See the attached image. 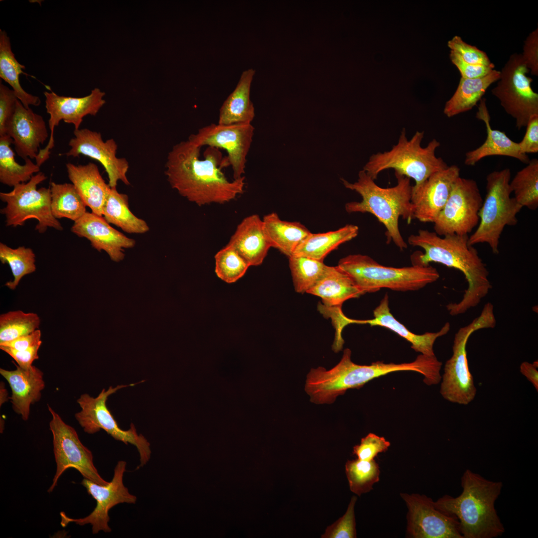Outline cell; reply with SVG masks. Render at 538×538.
Segmentation results:
<instances>
[{"mask_svg":"<svg viewBox=\"0 0 538 538\" xmlns=\"http://www.w3.org/2000/svg\"><path fill=\"white\" fill-rule=\"evenodd\" d=\"M201 147L189 140L174 145L169 152L165 174L171 187L199 206L224 204L243 193L245 176L229 181L222 169L229 165L218 148L207 146L204 158Z\"/></svg>","mask_w":538,"mask_h":538,"instance_id":"6da1fadb","label":"cell"},{"mask_svg":"<svg viewBox=\"0 0 538 538\" xmlns=\"http://www.w3.org/2000/svg\"><path fill=\"white\" fill-rule=\"evenodd\" d=\"M468 235L456 234L441 237L434 232L420 229L408 238L409 245L424 251L412 254V265L425 266L437 263L457 269L464 275L468 287L463 297L459 302L446 306L452 316L463 314L478 305L492 287L486 266L477 250L468 244Z\"/></svg>","mask_w":538,"mask_h":538,"instance_id":"7a4b0ae2","label":"cell"},{"mask_svg":"<svg viewBox=\"0 0 538 538\" xmlns=\"http://www.w3.org/2000/svg\"><path fill=\"white\" fill-rule=\"evenodd\" d=\"M462 493L456 497L444 495L434 502L442 512L455 517L463 538H495L505 532L495 504L503 484L487 479L470 469L461 477Z\"/></svg>","mask_w":538,"mask_h":538,"instance_id":"3957f363","label":"cell"},{"mask_svg":"<svg viewBox=\"0 0 538 538\" xmlns=\"http://www.w3.org/2000/svg\"><path fill=\"white\" fill-rule=\"evenodd\" d=\"M351 351L345 349L338 364L329 370L312 368L306 377L305 391L316 404H332L351 389H359L369 381L398 371H413L426 376L431 368L427 357L419 355L412 362L396 364L377 361L369 365L354 363Z\"/></svg>","mask_w":538,"mask_h":538,"instance_id":"277c9868","label":"cell"},{"mask_svg":"<svg viewBox=\"0 0 538 538\" xmlns=\"http://www.w3.org/2000/svg\"><path fill=\"white\" fill-rule=\"evenodd\" d=\"M396 185L389 188L378 186L363 170L359 172L357 180L351 183L341 180L345 188L354 191L362 197L360 202L352 201L345 204L347 212L369 213L375 216L386 228L387 243L393 242L401 250L407 244L400 232V217L410 223L414 219L411 201L412 186L410 178L395 173Z\"/></svg>","mask_w":538,"mask_h":538,"instance_id":"5b68a950","label":"cell"},{"mask_svg":"<svg viewBox=\"0 0 538 538\" xmlns=\"http://www.w3.org/2000/svg\"><path fill=\"white\" fill-rule=\"evenodd\" d=\"M424 135L423 131H416L408 139L404 128L397 143L390 150L372 154L363 169L375 180L382 171L393 169L395 173L414 180L412 189L418 188L432 174L448 166L435 155L440 144L436 139L431 140L426 146H421Z\"/></svg>","mask_w":538,"mask_h":538,"instance_id":"8992f818","label":"cell"},{"mask_svg":"<svg viewBox=\"0 0 538 538\" xmlns=\"http://www.w3.org/2000/svg\"><path fill=\"white\" fill-rule=\"evenodd\" d=\"M353 279L364 293L382 288L395 291L417 290L436 281L439 277L436 269L430 265L394 268L383 266L369 256L349 255L337 265Z\"/></svg>","mask_w":538,"mask_h":538,"instance_id":"52a82bcc","label":"cell"},{"mask_svg":"<svg viewBox=\"0 0 538 538\" xmlns=\"http://www.w3.org/2000/svg\"><path fill=\"white\" fill-rule=\"evenodd\" d=\"M511 171L509 168L494 171L486 177V194L479 211V222L468 237L471 246L486 243L495 254L499 252L502 232L507 226L518 223L517 214L522 209L515 198L511 197Z\"/></svg>","mask_w":538,"mask_h":538,"instance_id":"ba28073f","label":"cell"},{"mask_svg":"<svg viewBox=\"0 0 538 538\" xmlns=\"http://www.w3.org/2000/svg\"><path fill=\"white\" fill-rule=\"evenodd\" d=\"M496 325L494 307L490 302L484 305L481 314L468 325L460 328L455 334L452 355L444 366L440 393L446 400L467 405L475 398L476 388L469 370L466 345L470 336L475 331L492 328Z\"/></svg>","mask_w":538,"mask_h":538,"instance_id":"9c48e42d","label":"cell"},{"mask_svg":"<svg viewBox=\"0 0 538 538\" xmlns=\"http://www.w3.org/2000/svg\"><path fill=\"white\" fill-rule=\"evenodd\" d=\"M42 172L34 174L27 182L18 184L9 192H0V200L6 206L0 210L5 217L6 226H23L29 219H36L35 230L44 233L49 227L63 230L60 222L52 214L50 188H37L46 180Z\"/></svg>","mask_w":538,"mask_h":538,"instance_id":"30bf717a","label":"cell"},{"mask_svg":"<svg viewBox=\"0 0 538 538\" xmlns=\"http://www.w3.org/2000/svg\"><path fill=\"white\" fill-rule=\"evenodd\" d=\"M129 385H120L115 387L110 386L107 390L103 389L97 397L93 398L84 394L77 399L81 410L75 414V417L84 431L89 434H94L101 429L105 430L115 439L125 444L134 445L139 455L140 464L138 468L143 467L149 461L151 454L150 444L146 438L138 434L134 425L131 423L129 429L124 430L118 425L107 406L109 396L118 390L144 382Z\"/></svg>","mask_w":538,"mask_h":538,"instance_id":"8fae6325","label":"cell"},{"mask_svg":"<svg viewBox=\"0 0 538 538\" xmlns=\"http://www.w3.org/2000/svg\"><path fill=\"white\" fill-rule=\"evenodd\" d=\"M529 71L522 54H512L500 71L497 86L491 90L506 112L515 120L519 130L526 127L532 116L538 115V94L531 87L533 79L526 76Z\"/></svg>","mask_w":538,"mask_h":538,"instance_id":"7c38bea8","label":"cell"},{"mask_svg":"<svg viewBox=\"0 0 538 538\" xmlns=\"http://www.w3.org/2000/svg\"><path fill=\"white\" fill-rule=\"evenodd\" d=\"M48 408L52 416L49 428L56 463V473L48 492L53 491L61 475L70 468L76 469L84 478L99 484H107L109 482L101 477L94 465L91 451L81 442L75 429L66 423L49 405Z\"/></svg>","mask_w":538,"mask_h":538,"instance_id":"4fadbf2b","label":"cell"},{"mask_svg":"<svg viewBox=\"0 0 538 538\" xmlns=\"http://www.w3.org/2000/svg\"><path fill=\"white\" fill-rule=\"evenodd\" d=\"M483 199L478 185L472 179L459 177L447 202L433 222L438 235H466L478 226Z\"/></svg>","mask_w":538,"mask_h":538,"instance_id":"5bb4252c","label":"cell"},{"mask_svg":"<svg viewBox=\"0 0 538 538\" xmlns=\"http://www.w3.org/2000/svg\"><path fill=\"white\" fill-rule=\"evenodd\" d=\"M126 466V461H118L115 467L112 479L106 484H97L84 478L81 484L86 488L89 495L96 500V506L88 516L82 518H71L64 512H60L61 525L65 527L72 523L80 526L90 524L92 526L93 534L102 531L110 533L111 529L108 525L110 520L109 511L121 503L135 504L137 500L136 496L131 494L124 484Z\"/></svg>","mask_w":538,"mask_h":538,"instance_id":"9a60e30c","label":"cell"},{"mask_svg":"<svg viewBox=\"0 0 538 538\" xmlns=\"http://www.w3.org/2000/svg\"><path fill=\"white\" fill-rule=\"evenodd\" d=\"M254 131L252 123L211 124L190 134L188 140L201 147L207 146L225 150L234 179H238L244 176Z\"/></svg>","mask_w":538,"mask_h":538,"instance_id":"2e32d148","label":"cell"},{"mask_svg":"<svg viewBox=\"0 0 538 538\" xmlns=\"http://www.w3.org/2000/svg\"><path fill=\"white\" fill-rule=\"evenodd\" d=\"M44 95L46 112L50 116V134L47 145L39 150L35 159L39 166L49 157L50 150L54 146V129L61 121L73 125L75 130H78L84 117L96 115L106 103L103 98L105 92L98 88L93 89L89 95L79 98L59 96L52 91H45Z\"/></svg>","mask_w":538,"mask_h":538,"instance_id":"e0dca14e","label":"cell"},{"mask_svg":"<svg viewBox=\"0 0 538 538\" xmlns=\"http://www.w3.org/2000/svg\"><path fill=\"white\" fill-rule=\"evenodd\" d=\"M408 509L407 534L413 538H463L457 518L437 509L430 498L401 493Z\"/></svg>","mask_w":538,"mask_h":538,"instance_id":"ac0fdd59","label":"cell"},{"mask_svg":"<svg viewBox=\"0 0 538 538\" xmlns=\"http://www.w3.org/2000/svg\"><path fill=\"white\" fill-rule=\"evenodd\" d=\"M74 137L69 142L67 156L85 155L99 162L105 169L111 188L116 187L121 181L130 185L127 177L129 163L125 158L116 156L118 145L113 138L104 141L100 133L88 129L74 130Z\"/></svg>","mask_w":538,"mask_h":538,"instance_id":"d6986e66","label":"cell"},{"mask_svg":"<svg viewBox=\"0 0 538 538\" xmlns=\"http://www.w3.org/2000/svg\"><path fill=\"white\" fill-rule=\"evenodd\" d=\"M457 165L432 174L418 188L412 189L411 201L414 219L423 223H433L445 206L453 186L460 177Z\"/></svg>","mask_w":538,"mask_h":538,"instance_id":"ffe728a7","label":"cell"},{"mask_svg":"<svg viewBox=\"0 0 538 538\" xmlns=\"http://www.w3.org/2000/svg\"><path fill=\"white\" fill-rule=\"evenodd\" d=\"M5 134L12 139L17 154L24 160L36 159L40 144L49 135L42 116L30 108H26L19 100L6 126Z\"/></svg>","mask_w":538,"mask_h":538,"instance_id":"44dd1931","label":"cell"},{"mask_svg":"<svg viewBox=\"0 0 538 538\" xmlns=\"http://www.w3.org/2000/svg\"><path fill=\"white\" fill-rule=\"evenodd\" d=\"M71 231L89 240L99 252L104 251L110 259L119 262L124 258L125 249L135 246V241L113 228L103 216L87 212L74 222Z\"/></svg>","mask_w":538,"mask_h":538,"instance_id":"7402d4cb","label":"cell"},{"mask_svg":"<svg viewBox=\"0 0 538 538\" xmlns=\"http://www.w3.org/2000/svg\"><path fill=\"white\" fill-rule=\"evenodd\" d=\"M0 375L7 381L11 390L9 398L12 408L24 420L28 419L30 406L38 402L45 387L43 372L35 366L14 370L0 369Z\"/></svg>","mask_w":538,"mask_h":538,"instance_id":"603a6c76","label":"cell"},{"mask_svg":"<svg viewBox=\"0 0 538 538\" xmlns=\"http://www.w3.org/2000/svg\"><path fill=\"white\" fill-rule=\"evenodd\" d=\"M228 245L233 247L250 266L261 265L271 248L263 219L257 214L244 218L238 225Z\"/></svg>","mask_w":538,"mask_h":538,"instance_id":"cb8c5ba5","label":"cell"},{"mask_svg":"<svg viewBox=\"0 0 538 538\" xmlns=\"http://www.w3.org/2000/svg\"><path fill=\"white\" fill-rule=\"evenodd\" d=\"M373 314V319L355 320V324H369L388 328L408 341L411 344V348L415 352L429 356L435 355L433 345L437 338L446 334L450 328L449 323L446 322L436 332H426L421 335L413 333L398 321L391 313L387 293L374 310Z\"/></svg>","mask_w":538,"mask_h":538,"instance_id":"d4e9b609","label":"cell"},{"mask_svg":"<svg viewBox=\"0 0 538 538\" xmlns=\"http://www.w3.org/2000/svg\"><path fill=\"white\" fill-rule=\"evenodd\" d=\"M476 117L485 123L487 137L480 146L466 153L465 165L474 166L482 158L493 155L513 157L526 164L529 162L528 155L521 152L518 142L513 141L504 132L491 128L490 116L484 99L480 100Z\"/></svg>","mask_w":538,"mask_h":538,"instance_id":"484cf974","label":"cell"},{"mask_svg":"<svg viewBox=\"0 0 538 538\" xmlns=\"http://www.w3.org/2000/svg\"><path fill=\"white\" fill-rule=\"evenodd\" d=\"M68 176L87 207L92 212L103 216V209L111 189L97 165L92 162L76 165L67 163Z\"/></svg>","mask_w":538,"mask_h":538,"instance_id":"4316f807","label":"cell"},{"mask_svg":"<svg viewBox=\"0 0 538 538\" xmlns=\"http://www.w3.org/2000/svg\"><path fill=\"white\" fill-rule=\"evenodd\" d=\"M307 293L320 297L323 304L329 307L341 306L345 301L365 294L337 266L331 267L328 272Z\"/></svg>","mask_w":538,"mask_h":538,"instance_id":"83f0119b","label":"cell"},{"mask_svg":"<svg viewBox=\"0 0 538 538\" xmlns=\"http://www.w3.org/2000/svg\"><path fill=\"white\" fill-rule=\"evenodd\" d=\"M255 73L253 69L243 72L235 89L220 109L218 124L252 123L255 113L250 99V90Z\"/></svg>","mask_w":538,"mask_h":538,"instance_id":"f1b7e54d","label":"cell"},{"mask_svg":"<svg viewBox=\"0 0 538 538\" xmlns=\"http://www.w3.org/2000/svg\"><path fill=\"white\" fill-rule=\"evenodd\" d=\"M265 232L270 244L288 258L311 233L299 222L282 220L276 213L265 215L263 219Z\"/></svg>","mask_w":538,"mask_h":538,"instance_id":"f546056e","label":"cell"},{"mask_svg":"<svg viewBox=\"0 0 538 538\" xmlns=\"http://www.w3.org/2000/svg\"><path fill=\"white\" fill-rule=\"evenodd\" d=\"M500 77V71L493 69L482 77H461L455 92L445 105L444 114L451 118L471 110L482 99L488 87L497 81Z\"/></svg>","mask_w":538,"mask_h":538,"instance_id":"4dcf8cb0","label":"cell"},{"mask_svg":"<svg viewBox=\"0 0 538 538\" xmlns=\"http://www.w3.org/2000/svg\"><path fill=\"white\" fill-rule=\"evenodd\" d=\"M358 233V227L352 224L326 233H311L298 246L292 256L305 257L323 261L329 253L356 237Z\"/></svg>","mask_w":538,"mask_h":538,"instance_id":"1f68e13d","label":"cell"},{"mask_svg":"<svg viewBox=\"0 0 538 538\" xmlns=\"http://www.w3.org/2000/svg\"><path fill=\"white\" fill-rule=\"evenodd\" d=\"M25 66L20 64L12 51L10 38L4 30L0 29V77L12 88L17 99L26 108L29 106H38L39 98L26 92L19 82V75H28L23 71Z\"/></svg>","mask_w":538,"mask_h":538,"instance_id":"d6a6232c","label":"cell"},{"mask_svg":"<svg viewBox=\"0 0 538 538\" xmlns=\"http://www.w3.org/2000/svg\"><path fill=\"white\" fill-rule=\"evenodd\" d=\"M102 215L109 224L127 233L141 234L149 230L147 223L135 216L130 209L128 195L119 192L116 187H111Z\"/></svg>","mask_w":538,"mask_h":538,"instance_id":"836d02e7","label":"cell"},{"mask_svg":"<svg viewBox=\"0 0 538 538\" xmlns=\"http://www.w3.org/2000/svg\"><path fill=\"white\" fill-rule=\"evenodd\" d=\"M12 139L7 135L0 136V182L10 187L28 182L35 173L40 172V166L30 158L20 165L15 159L10 144Z\"/></svg>","mask_w":538,"mask_h":538,"instance_id":"e575fe53","label":"cell"},{"mask_svg":"<svg viewBox=\"0 0 538 538\" xmlns=\"http://www.w3.org/2000/svg\"><path fill=\"white\" fill-rule=\"evenodd\" d=\"M51 208L57 219L67 218L75 222L86 211V205L72 183H50Z\"/></svg>","mask_w":538,"mask_h":538,"instance_id":"d590c367","label":"cell"},{"mask_svg":"<svg viewBox=\"0 0 538 538\" xmlns=\"http://www.w3.org/2000/svg\"><path fill=\"white\" fill-rule=\"evenodd\" d=\"M510 182L514 198L522 207L533 211L538 208V160H530Z\"/></svg>","mask_w":538,"mask_h":538,"instance_id":"8d00e7d4","label":"cell"},{"mask_svg":"<svg viewBox=\"0 0 538 538\" xmlns=\"http://www.w3.org/2000/svg\"><path fill=\"white\" fill-rule=\"evenodd\" d=\"M289 265L295 291L306 292L329 271L323 261L301 256H291Z\"/></svg>","mask_w":538,"mask_h":538,"instance_id":"74e56055","label":"cell"},{"mask_svg":"<svg viewBox=\"0 0 538 538\" xmlns=\"http://www.w3.org/2000/svg\"><path fill=\"white\" fill-rule=\"evenodd\" d=\"M0 261L2 264H7L12 272L13 279L5 283L8 288L14 290L25 275L36 270L35 255L29 248L20 246L11 248L6 245L0 243Z\"/></svg>","mask_w":538,"mask_h":538,"instance_id":"f35d334b","label":"cell"},{"mask_svg":"<svg viewBox=\"0 0 538 538\" xmlns=\"http://www.w3.org/2000/svg\"><path fill=\"white\" fill-rule=\"evenodd\" d=\"M345 472L350 490L359 496L370 491L374 484L380 480L379 466L374 459L348 460Z\"/></svg>","mask_w":538,"mask_h":538,"instance_id":"ab89813d","label":"cell"},{"mask_svg":"<svg viewBox=\"0 0 538 538\" xmlns=\"http://www.w3.org/2000/svg\"><path fill=\"white\" fill-rule=\"evenodd\" d=\"M40 319L35 313L10 311L0 315V343L28 335L38 329Z\"/></svg>","mask_w":538,"mask_h":538,"instance_id":"60d3db41","label":"cell"},{"mask_svg":"<svg viewBox=\"0 0 538 538\" xmlns=\"http://www.w3.org/2000/svg\"><path fill=\"white\" fill-rule=\"evenodd\" d=\"M217 276L224 281L231 283L243 277L250 267L231 246L227 245L215 256Z\"/></svg>","mask_w":538,"mask_h":538,"instance_id":"b9f144b4","label":"cell"},{"mask_svg":"<svg viewBox=\"0 0 538 538\" xmlns=\"http://www.w3.org/2000/svg\"><path fill=\"white\" fill-rule=\"evenodd\" d=\"M357 497L351 499L345 514L332 525L328 526L322 535L323 538H356L354 507Z\"/></svg>","mask_w":538,"mask_h":538,"instance_id":"7bdbcfd3","label":"cell"},{"mask_svg":"<svg viewBox=\"0 0 538 538\" xmlns=\"http://www.w3.org/2000/svg\"><path fill=\"white\" fill-rule=\"evenodd\" d=\"M448 46L467 63L484 66L494 64L485 52L466 43L458 35L454 36L448 41Z\"/></svg>","mask_w":538,"mask_h":538,"instance_id":"ee69618b","label":"cell"},{"mask_svg":"<svg viewBox=\"0 0 538 538\" xmlns=\"http://www.w3.org/2000/svg\"><path fill=\"white\" fill-rule=\"evenodd\" d=\"M390 445V442L385 437L370 433L361 439L359 444L353 447V454L359 459L371 461L379 453L387 451Z\"/></svg>","mask_w":538,"mask_h":538,"instance_id":"f6af8a7d","label":"cell"},{"mask_svg":"<svg viewBox=\"0 0 538 538\" xmlns=\"http://www.w3.org/2000/svg\"><path fill=\"white\" fill-rule=\"evenodd\" d=\"M318 308L324 316L330 317L332 320L336 332L332 347L333 350L337 353L343 348L344 341L341 333L343 328L350 324V318L344 314L341 306L329 307L319 303Z\"/></svg>","mask_w":538,"mask_h":538,"instance_id":"bcb514c9","label":"cell"},{"mask_svg":"<svg viewBox=\"0 0 538 538\" xmlns=\"http://www.w3.org/2000/svg\"><path fill=\"white\" fill-rule=\"evenodd\" d=\"M17 99L12 89L0 83V136L5 135L6 126L15 109Z\"/></svg>","mask_w":538,"mask_h":538,"instance_id":"7dc6e473","label":"cell"},{"mask_svg":"<svg viewBox=\"0 0 538 538\" xmlns=\"http://www.w3.org/2000/svg\"><path fill=\"white\" fill-rule=\"evenodd\" d=\"M522 58L528 69L533 75H538V29L531 32L523 46Z\"/></svg>","mask_w":538,"mask_h":538,"instance_id":"c3c4849f","label":"cell"},{"mask_svg":"<svg viewBox=\"0 0 538 538\" xmlns=\"http://www.w3.org/2000/svg\"><path fill=\"white\" fill-rule=\"evenodd\" d=\"M452 63L459 71L461 77L467 79H475L486 76L494 68V64L491 66L476 65L464 61L456 53L450 50L449 55Z\"/></svg>","mask_w":538,"mask_h":538,"instance_id":"681fc988","label":"cell"},{"mask_svg":"<svg viewBox=\"0 0 538 538\" xmlns=\"http://www.w3.org/2000/svg\"><path fill=\"white\" fill-rule=\"evenodd\" d=\"M526 131L522 140L518 142L523 154L538 152V115L532 116L526 125Z\"/></svg>","mask_w":538,"mask_h":538,"instance_id":"f907efd6","label":"cell"},{"mask_svg":"<svg viewBox=\"0 0 538 538\" xmlns=\"http://www.w3.org/2000/svg\"><path fill=\"white\" fill-rule=\"evenodd\" d=\"M41 345H37L24 350H16L14 349L0 346V349L11 356L23 369H28L32 366V363L39 358L38 352Z\"/></svg>","mask_w":538,"mask_h":538,"instance_id":"816d5d0a","label":"cell"},{"mask_svg":"<svg viewBox=\"0 0 538 538\" xmlns=\"http://www.w3.org/2000/svg\"><path fill=\"white\" fill-rule=\"evenodd\" d=\"M41 332L37 329L26 335L18 337L10 341L0 343V346L8 347L16 350H24L37 345H41Z\"/></svg>","mask_w":538,"mask_h":538,"instance_id":"f5cc1de1","label":"cell"},{"mask_svg":"<svg viewBox=\"0 0 538 538\" xmlns=\"http://www.w3.org/2000/svg\"><path fill=\"white\" fill-rule=\"evenodd\" d=\"M538 361L533 363L523 362L520 367V372L532 384L537 392L538 391Z\"/></svg>","mask_w":538,"mask_h":538,"instance_id":"db71d44e","label":"cell"},{"mask_svg":"<svg viewBox=\"0 0 538 538\" xmlns=\"http://www.w3.org/2000/svg\"><path fill=\"white\" fill-rule=\"evenodd\" d=\"M6 390L1 385L0 386V405L6 400Z\"/></svg>","mask_w":538,"mask_h":538,"instance_id":"11a10c76","label":"cell"}]
</instances>
